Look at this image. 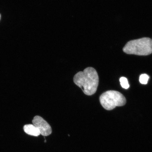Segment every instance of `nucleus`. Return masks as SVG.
<instances>
[{"instance_id": "f257e3e1", "label": "nucleus", "mask_w": 152, "mask_h": 152, "mask_svg": "<svg viewBox=\"0 0 152 152\" xmlns=\"http://www.w3.org/2000/svg\"><path fill=\"white\" fill-rule=\"evenodd\" d=\"M73 81L85 94L92 96L96 92L99 78L96 70L94 68L89 67L83 71L79 72L76 74L74 76Z\"/></svg>"}, {"instance_id": "f03ea898", "label": "nucleus", "mask_w": 152, "mask_h": 152, "mask_svg": "<svg viewBox=\"0 0 152 152\" xmlns=\"http://www.w3.org/2000/svg\"><path fill=\"white\" fill-rule=\"evenodd\" d=\"M123 50L128 54L147 56L152 53V39L143 37L128 42Z\"/></svg>"}, {"instance_id": "7ed1b4c3", "label": "nucleus", "mask_w": 152, "mask_h": 152, "mask_svg": "<svg viewBox=\"0 0 152 152\" xmlns=\"http://www.w3.org/2000/svg\"><path fill=\"white\" fill-rule=\"evenodd\" d=\"M99 100L102 107L107 110H113L117 106H124L126 102V98L123 94L113 90L103 93L100 96Z\"/></svg>"}, {"instance_id": "20e7f679", "label": "nucleus", "mask_w": 152, "mask_h": 152, "mask_svg": "<svg viewBox=\"0 0 152 152\" xmlns=\"http://www.w3.org/2000/svg\"><path fill=\"white\" fill-rule=\"evenodd\" d=\"M33 124L39 129L41 134L44 137L50 135L52 129L50 125L39 116H35L32 121Z\"/></svg>"}, {"instance_id": "39448f33", "label": "nucleus", "mask_w": 152, "mask_h": 152, "mask_svg": "<svg viewBox=\"0 0 152 152\" xmlns=\"http://www.w3.org/2000/svg\"><path fill=\"white\" fill-rule=\"evenodd\" d=\"M24 132L30 135L37 137L41 134L39 129L33 124H27L23 127Z\"/></svg>"}, {"instance_id": "423d86ee", "label": "nucleus", "mask_w": 152, "mask_h": 152, "mask_svg": "<svg viewBox=\"0 0 152 152\" xmlns=\"http://www.w3.org/2000/svg\"><path fill=\"white\" fill-rule=\"evenodd\" d=\"M120 82L121 86L123 88L127 89L130 87L128 79L126 77H121L120 79Z\"/></svg>"}, {"instance_id": "0eeeda50", "label": "nucleus", "mask_w": 152, "mask_h": 152, "mask_svg": "<svg viewBox=\"0 0 152 152\" xmlns=\"http://www.w3.org/2000/svg\"><path fill=\"white\" fill-rule=\"evenodd\" d=\"M149 78V76L147 74H142L140 76V82L142 84H147Z\"/></svg>"}, {"instance_id": "6e6552de", "label": "nucleus", "mask_w": 152, "mask_h": 152, "mask_svg": "<svg viewBox=\"0 0 152 152\" xmlns=\"http://www.w3.org/2000/svg\"></svg>"}]
</instances>
